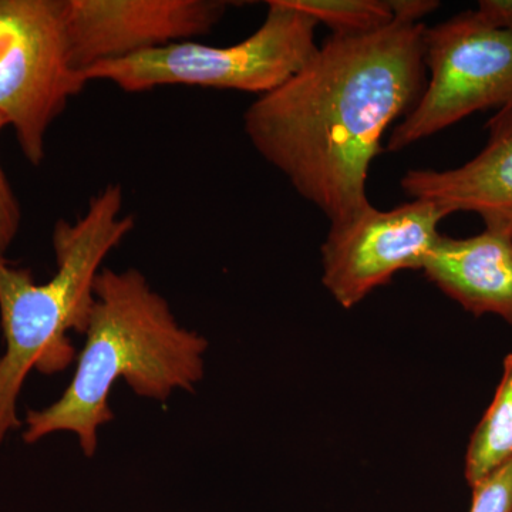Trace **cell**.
<instances>
[{
    "label": "cell",
    "mask_w": 512,
    "mask_h": 512,
    "mask_svg": "<svg viewBox=\"0 0 512 512\" xmlns=\"http://www.w3.org/2000/svg\"><path fill=\"white\" fill-rule=\"evenodd\" d=\"M424 29L393 22L367 35H330L298 73L245 111L252 147L330 224L370 205L367 178L384 133L427 83Z\"/></svg>",
    "instance_id": "6da1fadb"
},
{
    "label": "cell",
    "mask_w": 512,
    "mask_h": 512,
    "mask_svg": "<svg viewBox=\"0 0 512 512\" xmlns=\"http://www.w3.org/2000/svg\"><path fill=\"white\" fill-rule=\"evenodd\" d=\"M84 335L76 372L60 399L26 414L25 443L73 433L84 456L93 457L97 431L114 419L109 396L117 380H126L137 396L164 402L175 390L194 392L204 377L207 339L181 326L136 268L101 269Z\"/></svg>",
    "instance_id": "7a4b0ae2"
},
{
    "label": "cell",
    "mask_w": 512,
    "mask_h": 512,
    "mask_svg": "<svg viewBox=\"0 0 512 512\" xmlns=\"http://www.w3.org/2000/svg\"><path fill=\"white\" fill-rule=\"evenodd\" d=\"M136 225L124 214L123 188L109 184L90 198L74 221H57L52 244L56 274L37 284L32 271L0 265V325L5 353L0 356V446L22 427L16 406L26 377L62 373L76 349L69 332L86 333L101 265Z\"/></svg>",
    "instance_id": "3957f363"
},
{
    "label": "cell",
    "mask_w": 512,
    "mask_h": 512,
    "mask_svg": "<svg viewBox=\"0 0 512 512\" xmlns=\"http://www.w3.org/2000/svg\"><path fill=\"white\" fill-rule=\"evenodd\" d=\"M264 23L231 46L195 40L173 43L141 55L101 63L84 73L87 82H106L126 93L164 86L237 90L258 96L299 72L318 50V23L288 0H269Z\"/></svg>",
    "instance_id": "277c9868"
},
{
    "label": "cell",
    "mask_w": 512,
    "mask_h": 512,
    "mask_svg": "<svg viewBox=\"0 0 512 512\" xmlns=\"http://www.w3.org/2000/svg\"><path fill=\"white\" fill-rule=\"evenodd\" d=\"M87 83L73 64L64 0H0V119L30 164L43 163L50 126Z\"/></svg>",
    "instance_id": "5b68a950"
},
{
    "label": "cell",
    "mask_w": 512,
    "mask_h": 512,
    "mask_svg": "<svg viewBox=\"0 0 512 512\" xmlns=\"http://www.w3.org/2000/svg\"><path fill=\"white\" fill-rule=\"evenodd\" d=\"M427 83L394 128L387 150L397 153L461 120L494 109L512 111V35L477 10L424 29Z\"/></svg>",
    "instance_id": "8992f818"
},
{
    "label": "cell",
    "mask_w": 512,
    "mask_h": 512,
    "mask_svg": "<svg viewBox=\"0 0 512 512\" xmlns=\"http://www.w3.org/2000/svg\"><path fill=\"white\" fill-rule=\"evenodd\" d=\"M448 217L434 202L412 200L392 210L372 204L330 224L320 248L322 284L343 309H353L394 275L420 269Z\"/></svg>",
    "instance_id": "52a82bcc"
},
{
    "label": "cell",
    "mask_w": 512,
    "mask_h": 512,
    "mask_svg": "<svg viewBox=\"0 0 512 512\" xmlns=\"http://www.w3.org/2000/svg\"><path fill=\"white\" fill-rule=\"evenodd\" d=\"M224 0H64L74 67L101 63L208 35L227 13Z\"/></svg>",
    "instance_id": "ba28073f"
},
{
    "label": "cell",
    "mask_w": 512,
    "mask_h": 512,
    "mask_svg": "<svg viewBox=\"0 0 512 512\" xmlns=\"http://www.w3.org/2000/svg\"><path fill=\"white\" fill-rule=\"evenodd\" d=\"M487 130V144L466 164L409 170L400 187L412 200L434 202L448 215L476 214L485 229L512 238V111H497Z\"/></svg>",
    "instance_id": "9c48e42d"
},
{
    "label": "cell",
    "mask_w": 512,
    "mask_h": 512,
    "mask_svg": "<svg viewBox=\"0 0 512 512\" xmlns=\"http://www.w3.org/2000/svg\"><path fill=\"white\" fill-rule=\"evenodd\" d=\"M421 271L464 311L512 326V238L490 229L468 238L440 235Z\"/></svg>",
    "instance_id": "30bf717a"
},
{
    "label": "cell",
    "mask_w": 512,
    "mask_h": 512,
    "mask_svg": "<svg viewBox=\"0 0 512 512\" xmlns=\"http://www.w3.org/2000/svg\"><path fill=\"white\" fill-rule=\"evenodd\" d=\"M512 460V353L505 356L503 375L493 402L468 441L464 477L470 487Z\"/></svg>",
    "instance_id": "8fae6325"
},
{
    "label": "cell",
    "mask_w": 512,
    "mask_h": 512,
    "mask_svg": "<svg viewBox=\"0 0 512 512\" xmlns=\"http://www.w3.org/2000/svg\"><path fill=\"white\" fill-rule=\"evenodd\" d=\"M335 36H359L392 25L387 0H288Z\"/></svg>",
    "instance_id": "7c38bea8"
},
{
    "label": "cell",
    "mask_w": 512,
    "mask_h": 512,
    "mask_svg": "<svg viewBox=\"0 0 512 512\" xmlns=\"http://www.w3.org/2000/svg\"><path fill=\"white\" fill-rule=\"evenodd\" d=\"M470 488L468 512H512V460Z\"/></svg>",
    "instance_id": "4fadbf2b"
},
{
    "label": "cell",
    "mask_w": 512,
    "mask_h": 512,
    "mask_svg": "<svg viewBox=\"0 0 512 512\" xmlns=\"http://www.w3.org/2000/svg\"><path fill=\"white\" fill-rule=\"evenodd\" d=\"M5 127V121L0 119V133ZM20 222H22V210H20L18 198L0 164V265L8 262L6 254L18 237Z\"/></svg>",
    "instance_id": "5bb4252c"
},
{
    "label": "cell",
    "mask_w": 512,
    "mask_h": 512,
    "mask_svg": "<svg viewBox=\"0 0 512 512\" xmlns=\"http://www.w3.org/2000/svg\"><path fill=\"white\" fill-rule=\"evenodd\" d=\"M392 9L394 22L419 25L421 19L439 8L436 0H387Z\"/></svg>",
    "instance_id": "9a60e30c"
},
{
    "label": "cell",
    "mask_w": 512,
    "mask_h": 512,
    "mask_svg": "<svg viewBox=\"0 0 512 512\" xmlns=\"http://www.w3.org/2000/svg\"><path fill=\"white\" fill-rule=\"evenodd\" d=\"M477 13L485 22L512 35V0H480Z\"/></svg>",
    "instance_id": "2e32d148"
}]
</instances>
